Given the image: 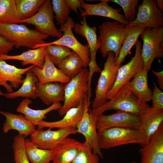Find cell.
I'll return each mask as SVG.
<instances>
[{"mask_svg":"<svg viewBox=\"0 0 163 163\" xmlns=\"http://www.w3.org/2000/svg\"><path fill=\"white\" fill-rule=\"evenodd\" d=\"M97 133L101 149H107L130 143L138 144L142 146L147 142L145 136L139 128L113 127Z\"/></svg>","mask_w":163,"mask_h":163,"instance_id":"6da1fadb","label":"cell"},{"mask_svg":"<svg viewBox=\"0 0 163 163\" xmlns=\"http://www.w3.org/2000/svg\"><path fill=\"white\" fill-rule=\"evenodd\" d=\"M0 35L13 43L17 48L24 47L30 49L46 43L45 40L49 36L24 24L16 23H0Z\"/></svg>","mask_w":163,"mask_h":163,"instance_id":"7a4b0ae2","label":"cell"},{"mask_svg":"<svg viewBox=\"0 0 163 163\" xmlns=\"http://www.w3.org/2000/svg\"><path fill=\"white\" fill-rule=\"evenodd\" d=\"M152 107L139 101L127 88L126 84L117 94L103 106L91 110L97 116L105 111L110 110H121L140 115L149 111Z\"/></svg>","mask_w":163,"mask_h":163,"instance_id":"3957f363","label":"cell"},{"mask_svg":"<svg viewBox=\"0 0 163 163\" xmlns=\"http://www.w3.org/2000/svg\"><path fill=\"white\" fill-rule=\"evenodd\" d=\"M119 22L107 21L98 26L100 35L97 38L102 56L104 58L113 52L116 59L121 47L126 28Z\"/></svg>","mask_w":163,"mask_h":163,"instance_id":"277c9868","label":"cell"},{"mask_svg":"<svg viewBox=\"0 0 163 163\" xmlns=\"http://www.w3.org/2000/svg\"><path fill=\"white\" fill-rule=\"evenodd\" d=\"M88 70L83 68L75 77L66 84L64 104L58 110L60 116H64L70 109L78 107L84 100L88 91Z\"/></svg>","mask_w":163,"mask_h":163,"instance_id":"5b68a950","label":"cell"},{"mask_svg":"<svg viewBox=\"0 0 163 163\" xmlns=\"http://www.w3.org/2000/svg\"><path fill=\"white\" fill-rule=\"evenodd\" d=\"M115 60L114 53L109 52L96 86L95 96L92 102V109L99 107L107 102V94L113 87L118 70L122 66L117 65Z\"/></svg>","mask_w":163,"mask_h":163,"instance_id":"8992f818","label":"cell"},{"mask_svg":"<svg viewBox=\"0 0 163 163\" xmlns=\"http://www.w3.org/2000/svg\"><path fill=\"white\" fill-rule=\"evenodd\" d=\"M140 37L143 42L142 56L144 67L149 72L155 58L163 57V27H146Z\"/></svg>","mask_w":163,"mask_h":163,"instance_id":"52a82bcc","label":"cell"},{"mask_svg":"<svg viewBox=\"0 0 163 163\" xmlns=\"http://www.w3.org/2000/svg\"><path fill=\"white\" fill-rule=\"evenodd\" d=\"M134 45L136 47L134 56L128 63L119 69L113 87L107 94V100L112 99L123 86L144 68L142 56V43L137 40Z\"/></svg>","mask_w":163,"mask_h":163,"instance_id":"ba28073f","label":"cell"},{"mask_svg":"<svg viewBox=\"0 0 163 163\" xmlns=\"http://www.w3.org/2000/svg\"><path fill=\"white\" fill-rule=\"evenodd\" d=\"M54 17L51 1L45 0L36 14L30 18L18 21L17 24L33 25L41 33L59 39L63 33L56 27L53 21Z\"/></svg>","mask_w":163,"mask_h":163,"instance_id":"9c48e42d","label":"cell"},{"mask_svg":"<svg viewBox=\"0 0 163 163\" xmlns=\"http://www.w3.org/2000/svg\"><path fill=\"white\" fill-rule=\"evenodd\" d=\"M75 24L73 20L69 17L59 29L60 32H63L61 37L53 42L38 45L36 48L48 45H58L67 47L80 56L83 62V68H86L88 66L90 61L89 49L87 44H82L74 35L72 29Z\"/></svg>","mask_w":163,"mask_h":163,"instance_id":"30bf717a","label":"cell"},{"mask_svg":"<svg viewBox=\"0 0 163 163\" xmlns=\"http://www.w3.org/2000/svg\"><path fill=\"white\" fill-rule=\"evenodd\" d=\"M85 107L82 118L78 123L76 129L77 133L85 137V144L89 147L93 153L103 158L100 148L98 139V133L96 126L97 117L93 115L90 109V103L87 102V95L85 98Z\"/></svg>","mask_w":163,"mask_h":163,"instance_id":"8fae6325","label":"cell"},{"mask_svg":"<svg viewBox=\"0 0 163 163\" xmlns=\"http://www.w3.org/2000/svg\"><path fill=\"white\" fill-rule=\"evenodd\" d=\"M83 17L82 23H75L73 28L75 33L85 37L88 42L90 56V61L88 66L89 68L88 83L90 85L94 73L101 72L102 70L96 61V53L99 49V46L96 34L97 28L88 25L86 16Z\"/></svg>","mask_w":163,"mask_h":163,"instance_id":"7c38bea8","label":"cell"},{"mask_svg":"<svg viewBox=\"0 0 163 163\" xmlns=\"http://www.w3.org/2000/svg\"><path fill=\"white\" fill-rule=\"evenodd\" d=\"M135 20L126 26L139 25L154 28L163 26V15L155 0H143L138 7Z\"/></svg>","mask_w":163,"mask_h":163,"instance_id":"4fadbf2b","label":"cell"},{"mask_svg":"<svg viewBox=\"0 0 163 163\" xmlns=\"http://www.w3.org/2000/svg\"><path fill=\"white\" fill-rule=\"evenodd\" d=\"M114 113L98 115L96 121L97 132L113 127H126L139 128V115L121 110Z\"/></svg>","mask_w":163,"mask_h":163,"instance_id":"5bb4252c","label":"cell"},{"mask_svg":"<svg viewBox=\"0 0 163 163\" xmlns=\"http://www.w3.org/2000/svg\"><path fill=\"white\" fill-rule=\"evenodd\" d=\"M37 129L30 136L31 141L40 149L53 150L71 134L77 133V129H65L56 130Z\"/></svg>","mask_w":163,"mask_h":163,"instance_id":"9a60e30c","label":"cell"},{"mask_svg":"<svg viewBox=\"0 0 163 163\" xmlns=\"http://www.w3.org/2000/svg\"><path fill=\"white\" fill-rule=\"evenodd\" d=\"M142 146L141 163H163V123Z\"/></svg>","mask_w":163,"mask_h":163,"instance_id":"2e32d148","label":"cell"},{"mask_svg":"<svg viewBox=\"0 0 163 163\" xmlns=\"http://www.w3.org/2000/svg\"><path fill=\"white\" fill-rule=\"evenodd\" d=\"M35 66L20 69L7 63L5 60H0V85L4 86L8 93L13 92V88H17L22 84L23 75Z\"/></svg>","mask_w":163,"mask_h":163,"instance_id":"e0dca14e","label":"cell"},{"mask_svg":"<svg viewBox=\"0 0 163 163\" xmlns=\"http://www.w3.org/2000/svg\"><path fill=\"white\" fill-rule=\"evenodd\" d=\"M31 70L37 78L40 85L54 82L66 84L71 80L52 63L46 52L44 63L42 68H40L35 66Z\"/></svg>","mask_w":163,"mask_h":163,"instance_id":"ac0fdd59","label":"cell"},{"mask_svg":"<svg viewBox=\"0 0 163 163\" xmlns=\"http://www.w3.org/2000/svg\"><path fill=\"white\" fill-rule=\"evenodd\" d=\"M99 1H101L100 3L95 4L87 3L84 1L82 3L81 8L84 11L81 13V16H102L112 19L125 26L129 24L124 19V15L120 13V9H115L110 6L108 5L107 0Z\"/></svg>","mask_w":163,"mask_h":163,"instance_id":"d6986e66","label":"cell"},{"mask_svg":"<svg viewBox=\"0 0 163 163\" xmlns=\"http://www.w3.org/2000/svg\"><path fill=\"white\" fill-rule=\"evenodd\" d=\"M85 107L84 99L78 106L68 110L62 119L54 122H47L43 120L37 126L38 129H42L45 127L50 129L56 128L58 129H76L83 116Z\"/></svg>","mask_w":163,"mask_h":163,"instance_id":"ffe728a7","label":"cell"},{"mask_svg":"<svg viewBox=\"0 0 163 163\" xmlns=\"http://www.w3.org/2000/svg\"><path fill=\"white\" fill-rule=\"evenodd\" d=\"M0 114L6 119L2 128L5 133H7L10 130L14 129L18 131V134L26 137L30 136L37 130L36 126L21 114L1 110Z\"/></svg>","mask_w":163,"mask_h":163,"instance_id":"44dd1931","label":"cell"},{"mask_svg":"<svg viewBox=\"0 0 163 163\" xmlns=\"http://www.w3.org/2000/svg\"><path fill=\"white\" fill-rule=\"evenodd\" d=\"M82 143L74 139L66 138L53 150L51 163H71L77 155Z\"/></svg>","mask_w":163,"mask_h":163,"instance_id":"7402d4cb","label":"cell"},{"mask_svg":"<svg viewBox=\"0 0 163 163\" xmlns=\"http://www.w3.org/2000/svg\"><path fill=\"white\" fill-rule=\"evenodd\" d=\"M66 84L58 82L48 83L40 85L37 83V90L38 97L49 105L64 101Z\"/></svg>","mask_w":163,"mask_h":163,"instance_id":"603a6c76","label":"cell"},{"mask_svg":"<svg viewBox=\"0 0 163 163\" xmlns=\"http://www.w3.org/2000/svg\"><path fill=\"white\" fill-rule=\"evenodd\" d=\"M148 71L144 68L139 72L131 81L127 82L128 89L140 101L146 103L151 101L152 91L148 84Z\"/></svg>","mask_w":163,"mask_h":163,"instance_id":"cb8c5ba5","label":"cell"},{"mask_svg":"<svg viewBox=\"0 0 163 163\" xmlns=\"http://www.w3.org/2000/svg\"><path fill=\"white\" fill-rule=\"evenodd\" d=\"M32 103L29 98H25L19 104L16 110L17 112L23 114L27 120L36 126L46 118V114L53 110H58L62 106L60 102L55 103L45 109L36 110L29 107Z\"/></svg>","mask_w":163,"mask_h":163,"instance_id":"d4e9b609","label":"cell"},{"mask_svg":"<svg viewBox=\"0 0 163 163\" xmlns=\"http://www.w3.org/2000/svg\"><path fill=\"white\" fill-rule=\"evenodd\" d=\"M139 129L145 136L147 142L163 123V110L152 108L139 115Z\"/></svg>","mask_w":163,"mask_h":163,"instance_id":"484cf974","label":"cell"},{"mask_svg":"<svg viewBox=\"0 0 163 163\" xmlns=\"http://www.w3.org/2000/svg\"><path fill=\"white\" fill-rule=\"evenodd\" d=\"M45 47L43 46L35 49H30L16 55H0V60H18L22 61L23 66L31 64L42 68L45 61Z\"/></svg>","mask_w":163,"mask_h":163,"instance_id":"4316f807","label":"cell"},{"mask_svg":"<svg viewBox=\"0 0 163 163\" xmlns=\"http://www.w3.org/2000/svg\"><path fill=\"white\" fill-rule=\"evenodd\" d=\"M126 31L122 45L115 60L117 65H121L132 47L135 45L139 37L146 27L139 25L126 26Z\"/></svg>","mask_w":163,"mask_h":163,"instance_id":"83f0119b","label":"cell"},{"mask_svg":"<svg viewBox=\"0 0 163 163\" xmlns=\"http://www.w3.org/2000/svg\"><path fill=\"white\" fill-rule=\"evenodd\" d=\"M31 69L26 73V76L23 79L22 85L18 90L5 94V96L7 98L23 97L34 99L38 97L36 87L38 80Z\"/></svg>","mask_w":163,"mask_h":163,"instance_id":"f1b7e54d","label":"cell"},{"mask_svg":"<svg viewBox=\"0 0 163 163\" xmlns=\"http://www.w3.org/2000/svg\"><path fill=\"white\" fill-rule=\"evenodd\" d=\"M24 148L27 157L31 163H51L53 150L39 148L30 139L24 140Z\"/></svg>","mask_w":163,"mask_h":163,"instance_id":"f546056e","label":"cell"},{"mask_svg":"<svg viewBox=\"0 0 163 163\" xmlns=\"http://www.w3.org/2000/svg\"><path fill=\"white\" fill-rule=\"evenodd\" d=\"M58 68L72 79L76 76L83 68V62L80 56L73 51L71 54L61 62Z\"/></svg>","mask_w":163,"mask_h":163,"instance_id":"4dcf8cb0","label":"cell"},{"mask_svg":"<svg viewBox=\"0 0 163 163\" xmlns=\"http://www.w3.org/2000/svg\"><path fill=\"white\" fill-rule=\"evenodd\" d=\"M45 0H15L20 20L31 17L38 11Z\"/></svg>","mask_w":163,"mask_h":163,"instance_id":"1f68e13d","label":"cell"},{"mask_svg":"<svg viewBox=\"0 0 163 163\" xmlns=\"http://www.w3.org/2000/svg\"><path fill=\"white\" fill-rule=\"evenodd\" d=\"M20 20L15 0H0V23L17 24Z\"/></svg>","mask_w":163,"mask_h":163,"instance_id":"d6a6232c","label":"cell"},{"mask_svg":"<svg viewBox=\"0 0 163 163\" xmlns=\"http://www.w3.org/2000/svg\"><path fill=\"white\" fill-rule=\"evenodd\" d=\"M46 46L45 52L49 58L58 67L61 62L72 54L73 51L66 46L58 45H48Z\"/></svg>","mask_w":163,"mask_h":163,"instance_id":"836d02e7","label":"cell"},{"mask_svg":"<svg viewBox=\"0 0 163 163\" xmlns=\"http://www.w3.org/2000/svg\"><path fill=\"white\" fill-rule=\"evenodd\" d=\"M53 12L56 20L62 26L69 17L70 9L65 0H52L51 1Z\"/></svg>","mask_w":163,"mask_h":163,"instance_id":"e575fe53","label":"cell"},{"mask_svg":"<svg viewBox=\"0 0 163 163\" xmlns=\"http://www.w3.org/2000/svg\"><path fill=\"white\" fill-rule=\"evenodd\" d=\"M114 2L121 7L124 13V18L129 23L133 21L136 17V8L139 2L138 0H107Z\"/></svg>","mask_w":163,"mask_h":163,"instance_id":"d590c367","label":"cell"},{"mask_svg":"<svg viewBox=\"0 0 163 163\" xmlns=\"http://www.w3.org/2000/svg\"><path fill=\"white\" fill-rule=\"evenodd\" d=\"M25 139L24 136L19 134L14 138L12 147L15 163H30L25 150Z\"/></svg>","mask_w":163,"mask_h":163,"instance_id":"8d00e7d4","label":"cell"},{"mask_svg":"<svg viewBox=\"0 0 163 163\" xmlns=\"http://www.w3.org/2000/svg\"><path fill=\"white\" fill-rule=\"evenodd\" d=\"M84 142L82 143L78 152L71 163H99V157Z\"/></svg>","mask_w":163,"mask_h":163,"instance_id":"74e56055","label":"cell"},{"mask_svg":"<svg viewBox=\"0 0 163 163\" xmlns=\"http://www.w3.org/2000/svg\"><path fill=\"white\" fill-rule=\"evenodd\" d=\"M153 91L151 100L152 107L156 110H163V92L153 82Z\"/></svg>","mask_w":163,"mask_h":163,"instance_id":"f35d334b","label":"cell"},{"mask_svg":"<svg viewBox=\"0 0 163 163\" xmlns=\"http://www.w3.org/2000/svg\"><path fill=\"white\" fill-rule=\"evenodd\" d=\"M14 46L13 43L0 35V55H8Z\"/></svg>","mask_w":163,"mask_h":163,"instance_id":"ab89813d","label":"cell"},{"mask_svg":"<svg viewBox=\"0 0 163 163\" xmlns=\"http://www.w3.org/2000/svg\"><path fill=\"white\" fill-rule=\"evenodd\" d=\"M70 10H72L76 14H78V9L82 13L84 11L81 9L82 3L83 0H65Z\"/></svg>","mask_w":163,"mask_h":163,"instance_id":"60d3db41","label":"cell"},{"mask_svg":"<svg viewBox=\"0 0 163 163\" xmlns=\"http://www.w3.org/2000/svg\"><path fill=\"white\" fill-rule=\"evenodd\" d=\"M152 73L157 78V82L160 88L161 91L163 90V71L156 72L154 70L152 71Z\"/></svg>","mask_w":163,"mask_h":163,"instance_id":"b9f144b4","label":"cell"},{"mask_svg":"<svg viewBox=\"0 0 163 163\" xmlns=\"http://www.w3.org/2000/svg\"><path fill=\"white\" fill-rule=\"evenodd\" d=\"M156 4L159 10L162 12L163 11V0H156Z\"/></svg>","mask_w":163,"mask_h":163,"instance_id":"7bdbcfd3","label":"cell"},{"mask_svg":"<svg viewBox=\"0 0 163 163\" xmlns=\"http://www.w3.org/2000/svg\"><path fill=\"white\" fill-rule=\"evenodd\" d=\"M5 94L4 93L0 90V95L5 96Z\"/></svg>","mask_w":163,"mask_h":163,"instance_id":"ee69618b","label":"cell"},{"mask_svg":"<svg viewBox=\"0 0 163 163\" xmlns=\"http://www.w3.org/2000/svg\"><path fill=\"white\" fill-rule=\"evenodd\" d=\"M130 163H138L135 161H132V162H131Z\"/></svg>","mask_w":163,"mask_h":163,"instance_id":"f6af8a7d","label":"cell"}]
</instances>
